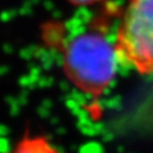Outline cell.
I'll return each mask as SVG.
<instances>
[{"label": "cell", "mask_w": 153, "mask_h": 153, "mask_svg": "<svg viewBox=\"0 0 153 153\" xmlns=\"http://www.w3.org/2000/svg\"><path fill=\"white\" fill-rule=\"evenodd\" d=\"M11 153H61L47 137L35 135L24 136Z\"/></svg>", "instance_id": "cell-3"}, {"label": "cell", "mask_w": 153, "mask_h": 153, "mask_svg": "<svg viewBox=\"0 0 153 153\" xmlns=\"http://www.w3.org/2000/svg\"><path fill=\"white\" fill-rule=\"evenodd\" d=\"M69 4L74 6H91V5H95L98 2H101L103 0H67Z\"/></svg>", "instance_id": "cell-4"}, {"label": "cell", "mask_w": 153, "mask_h": 153, "mask_svg": "<svg viewBox=\"0 0 153 153\" xmlns=\"http://www.w3.org/2000/svg\"><path fill=\"white\" fill-rule=\"evenodd\" d=\"M118 64L115 43L99 31L75 35L62 57L66 77L81 92L93 98L101 97L111 86Z\"/></svg>", "instance_id": "cell-1"}, {"label": "cell", "mask_w": 153, "mask_h": 153, "mask_svg": "<svg viewBox=\"0 0 153 153\" xmlns=\"http://www.w3.org/2000/svg\"><path fill=\"white\" fill-rule=\"evenodd\" d=\"M114 43L119 64L152 75L153 0H128Z\"/></svg>", "instance_id": "cell-2"}]
</instances>
